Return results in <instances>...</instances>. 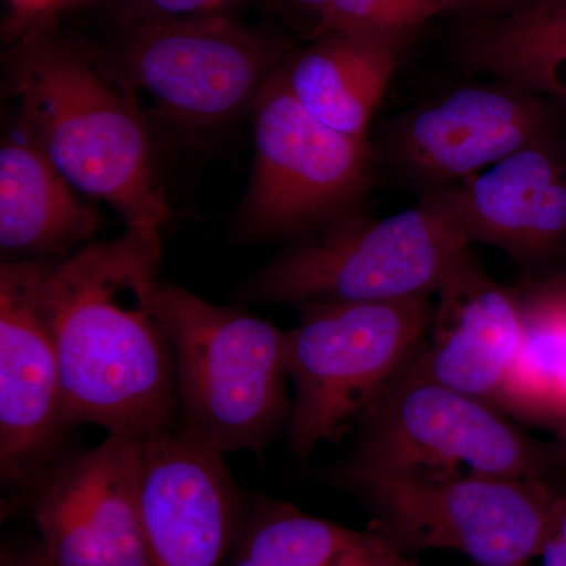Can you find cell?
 <instances>
[{"mask_svg":"<svg viewBox=\"0 0 566 566\" xmlns=\"http://www.w3.org/2000/svg\"><path fill=\"white\" fill-rule=\"evenodd\" d=\"M181 423L222 455L262 453L292 422L286 333L243 307L163 285Z\"/></svg>","mask_w":566,"mask_h":566,"instance_id":"3957f363","label":"cell"},{"mask_svg":"<svg viewBox=\"0 0 566 566\" xmlns=\"http://www.w3.org/2000/svg\"><path fill=\"white\" fill-rule=\"evenodd\" d=\"M502 566H527V565H502Z\"/></svg>","mask_w":566,"mask_h":566,"instance_id":"f1b7e54d","label":"cell"},{"mask_svg":"<svg viewBox=\"0 0 566 566\" xmlns=\"http://www.w3.org/2000/svg\"><path fill=\"white\" fill-rule=\"evenodd\" d=\"M98 214L21 132L0 148V249L7 262L52 260L98 230Z\"/></svg>","mask_w":566,"mask_h":566,"instance_id":"e0dca14e","label":"cell"},{"mask_svg":"<svg viewBox=\"0 0 566 566\" xmlns=\"http://www.w3.org/2000/svg\"><path fill=\"white\" fill-rule=\"evenodd\" d=\"M229 566H419L371 528L342 526L262 497L245 513Z\"/></svg>","mask_w":566,"mask_h":566,"instance_id":"d6986e66","label":"cell"},{"mask_svg":"<svg viewBox=\"0 0 566 566\" xmlns=\"http://www.w3.org/2000/svg\"><path fill=\"white\" fill-rule=\"evenodd\" d=\"M400 40L327 31L282 65L286 87L308 114L335 132L368 142V129L397 66Z\"/></svg>","mask_w":566,"mask_h":566,"instance_id":"2e32d148","label":"cell"},{"mask_svg":"<svg viewBox=\"0 0 566 566\" xmlns=\"http://www.w3.org/2000/svg\"><path fill=\"white\" fill-rule=\"evenodd\" d=\"M70 2L71 0H65V6H69Z\"/></svg>","mask_w":566,"mask_h":566,"instance_id":"f546056e","label":"cell"},{"mask_svg":"<svg viewBox=\"0 0 566 566\" xmlns=\"http://www.w3.org/2000/svg\"><path fill=\"white\" fill-rule=\"evenodd\" d=\"M560 436H562V441H564L565 452H566V416H565L564 428H562V431H560Z\"/></svg>","mask_w":566,"mask_h":566,"instance_id":"4316f807","label":"cell"},{"mask_svg":"<svg viewBox=\"0 0 566 566\" xmlns=\"http://www.w3.org/2000/svg\"><path fill=\"white\" fill-rule=\"evenodd\" d=\"M282 2L296 11L305 21L311 22V39H314L322 32L333 0H282Z\"/></svg>","mask_w":566,"mask_h":566,"instance_id":"d4e9b609","label":"cell"},{"mask_svg":"<svg viewBox=\"0 0 566 566\" xmlns=\"http://www.w3.org/2000/svg\"><path fill=\"white\" fill-rule=\"evenodd\" d=\"M222 453L177 423L142 439L140 506L151 566H219L245 512Z\"/></svg>","mask_w":566,"mask_h":566,"instance_id":"4fadbf2b","label":"cell"},{"mask_svg":"<svg viewBox=\"0 0 566 566\" xmlns=\"http://www.w3.org/2000/svg\"><path fill=\"white\" fill-rule=\"evenodd\" d=\"M293 51L226 14L129 25L118 52L122 81L144 88L166 117L207 129L251 112Z\"/></svg>","mask_w":566,"mask_h":566,"instance_id":"9c48e42d","label":"cell"},{"mask_svg":"<svg viewBox=\"0 0 566 566\" xmlns=\"http://www.w3.org/2000/svg\"><path fill=\"white\" fill-rule=\"evenodd\" d=\"M469 248L460 227L422 199L385 219L359 211L301 237L240 290L244 303H385L431 296Z\"/></svg>","mask_w":566,"mask_h":566,"instance_id":"5b68a950","label":"cell"},{"mask_svg":"<svg viewBox=\"0 0 566 566\" xmlns=\"http://www.w3.org/2000/svg\"><path fill=\"white\" fill-rule=\"evenodd\" d=\"M521 337L502 392V412L553 428L566 416V279L520 294Z\"/></svg>","mask_w":566,"mask_h":566,"instance_id":"ffe728a7","label":"cell"},{"mask_svg":"<svg viewBox=\"0 0 566 566\" xmlns=\"http://www.w3.org/2000/svg\"><path fill=\"white\" fill-rule=\"evenodd\" d=\"M430 331L409 370L499 408L521 337L520 293L463 249L439 281Z\"/></svg>","mask_w":566,"mask_h":566,"instance_id":"5bb4252c","label":"cell"},{"mask_svg":"<svg viewBox=\"0 0 566 566\" xmlns=\"http://www.w3.org/2000/svg\"><path fill=\"white\" fill-rule=\"evenodd\" d=\"M556 464V453L501 409L408 368L359 423L352 457L334 482L472 475L549 480Z\"/></svg>","mask_w":566,"mask_h":566,"instance_id":"8992f818","label":"cell"},{"mask_svg":"<svg viewBox=\"0 0 566 566\" xmlns=\"http://www.w3.org/2000/svg\"><path fill=\"white\" fill-rule=\"evenodd\" d=\"M551 132L547 99L506 82H474L387 123L378 151L427 196L490 169Z\"/></svg>","mask_w":566,"mask_h":566,"instance_id":"8fae6325","label":"cell"},{"mask_svg":"<svg viewBox=\"0 0 566 566\" xmlns=\"http://www.w3.org/2000/svg\"><path fill=\"white\" fill-rule=\"evenodd\" d=\"M159 264L161 243L128 229L46 263L41 304L74 428L144 439L181 422Z\"/></svg>","mask_w":566,"mask_h":566,"instance_id":"6da1fadb","label":"cell"},{"mask_svg":"<svg viewBox=\"0 0 566 566\" xmlns=\"http://www.w3.org/2000/svg\"><path fill=\"white\" fill-rule=\"evenodd\" d=\"M460 62L566 104V0H510L461 36Z\"/></svg>","mask_w":566,"mask_h":566,"instance_id":"ac0fdd59","label":"cell"},{"mask_svg":"<svg viewBox=\"0 0 566 566\" xmlns=\"http://www.w3.org/2000/svg\"><path fill=\"white\" fill-rule=\"evenodd\" d=\"M48 262L0 266V482L3 491L24 501L65 460L62 449L74 428L41 304Z\"/></svg>","mask_w":566,"mask_h":566,"instance_id":"30bf717a","label":"cell"},{"mask_svg":"<svg viewBox=\"0 0 566 566\" xmlns=\"http://www.w3.org/2000/svg\"><path fill=\"white\" fill-rule=\"evenodd\" d=\"M142 439L107 436L66 457L29 497L54 566H151L140 506Z\"/></svg>","mask_w":566,"mask_h":566,"instance_id":"7c38bea8","label":"cell"},{"mask_svg":"<svg viewBox=\"0 0 566 566\" xmlns=\"http://www.w3.org/2000/svg\"><path fill=\"white\" fill-rule=\"evenodd\" d=\"M447 6L446 0H333L319 33L364 32L401 40Z\"/></svg>","mask_w":566,"mask_h":566,"instance_id":"44dd1931","label":"cell"},{"mask_svg":"<svg viewBox=\"0 0 566 566\" xmlns=\"http://www.w3.org/2000/svg\"><path fill=\"white\" fill-rule=\"evenodd\" d=\"M21 132L77 191L112 205L128 230L161 243L172 221L150 132L132 96L122 95L82 52L43 24L9 55Z\"/></svg>","mask_w":566,"mask_h":566,"instance_id":"7a4b0ae2","label":"cell"},{"mask_svg":"<svg viewBox=\"0 0 566 566\" xmlns=\"http://www.w3.org/2000/svg\"><path fill=\"white\" fill-rule=\"evenodd\" d=\"M286 331L293 386L290 449L308 460L323 442L359 427L408 371L433 318L430 296L385 303L316 304L300 308Z\"/></svg>","mask_w":566,"mask_h":566,"instance_id":"277c9868","label":"cell"},{"mask_svg":"<svg viewBox=\"0 0 566 566\" xmlns=\"http://www.w3.org/2000/svg\"><path fill=\"white\" fill-rule=\"evenodd\" d=\"M0 566H54L43 549L31 551V553H3Z\"/></svg>","mask_w":566,"mask_h":566,"instance_id":"484cf974","label":"cell"},{"mask_svg":"<svg viewBox=\"0 0 566 566\" xmlns=\"http://www.w3.org/2000/svg\"><path fill=\"white\" fill-rule=\"evenodd\" d=\"M549 137L423 199L449 216L469 244L536 262L566 240V170Z\"/></svg>","mask_w":566,"mask_h":566,"instance_id":"9a60e30c","label":"cell"},{"mask_svg":"<svg viewBox=\"0 0 566 566\" xmlns=\"http://www.w3.org/2000/svg\"><path fill=\"white\" fill-rule=\"evenodd\" d=\"M253 167L241 226L256 238L305 237L357 212L375 180L374 145L301 106L282 66L252 107Z\"/></svg>","mask_w":566,"mask_h":566,"instance_id":"ba28073f","label":"cell"},{"mask_svg":"<svg viewBox=\"0 0 566 566\" xmlns=\"http://www.w3.org/2000/svg\"><path fill=\"white\" fill-rule=\"evenodd\" d=\"M237 0H122L129 25L170 18L219 17Z\"/></svg>","mask_w":566,"mask_h":566,"instance_id":"7402d4cb","label":"cell"},{"mask_svg":"<svg viewBox=\"0 0 566 566\" xmlns=\"http://www.w3.org/2000/svg\"><path fill=\"white\" fill-rule=\"evenodd\" d=\"M449 6H452V3L460 2V0H446ZM495 2H510V0H495Z\"/></svg>","mask_w":566,"mask_h":566,"instance_id":"83f0119b","label":"cell"},{"mask_svg":"<svg viewBox=\"0 0 566 566\" xmlns=\"http://www.w3.org/2000/svg\"><path fill=\"white\" fill-rule=\"evenodd\" d=\"M538 558L539 566H566V494L558 497Z\"/></svg>","mask_w":566,"mask_h":566,"instance_id":"603a6c76","label":"cell"},{"mask_svg":"<svg viewBox=\"0 0 566 566\" xmlns=\"http://www.w3.org/2000/svg\"><path fill=\"white\" fill-rule=\"evenodd\" d=\"M17 29H33L35 22L65 7V0H9Z\"/></svg>","mask_w":566,"mask_h":566,"instance_id":"cb8c5ba5","label":"cell"},{"mask_svg":"<svg viewBox=\"0 0 566 566\" xmlns=\"http://www.w3.org/2000/svg\"><path fill=\"white\" fill-rule=\"evenodd\" d=\"M370 513L368 528L401 556L450 551L476 566L538 558L562 493L545 479H359L340 485Z\"/></svg>","mask_w":566,"mask_h":566,"instance_id":"52a82bcc","label":"cell"}]
</instances>
